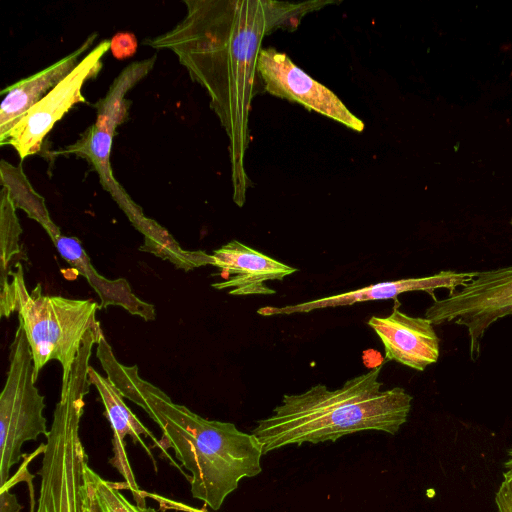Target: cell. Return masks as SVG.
<instances>
[{"instance_id": "obj_1", "label": "cell", "mask_w": 512, "mask_h": 512, "mask_svg": "<svg viewBox=\"0 0 512 512\" xmlns=\"http://www.w3.org/2000/svg\"><path fill=\"white\" fill-rule=\"evenodd\" d=\"M333 0H185L186 16L172 29L144 40L170 50L210 98V107L229 140L233 200L242 207L251 182L245 171L249 114L264 90L258 70L265 36L294 31L303 17Z\"/></svg>"}, {"instance_id": "obj_22", "label": "cell", "mask_w": 512, "mask_h": 512, "mask_svg": "<svg viewBox=\"0 0 512 512\" xmlns=\"http://www.w3.org/2000/svg\"><path fill=\"white\" fill-rule=\"evenodd\" d=\"M505 472L503 473V480L512 484V449L508 451V459L504 463Z\"/></svg>"}, {"instance_id": "obj_2", "label": "cell", "mask_w": 512, "mask_h": 512, "mask_svg": "<svg viewBox=\"0 0 512 512\" xmlns=\"http://www.w3.org/2000/svg\"><path fill=\"white\" fill-rule=\"evenodd\" d=\"M96 356L122 396L141 407L160 427L162 438L157 444L172 448L191 473L193 498L218 510L243 478L262 472V446L253 433L243 432L230 422L203 418L174 403L160 388L140 377L137 365L121 364L104 334L96 344Z\"/></svg>"}, {"instance_id": "obj_23", "label": "cell", "mask_w": 512, "mask_h": 512, "mask_svg": "<svg viewBox=\"0 0 512 512\" xmlns=\"http://www.w3.org/2000/svg\"><path fill=\"white\" fill-rule=\"evenodd\" d=\"M193 511H196V512H204L202 510H195V509H192Z\"/></svg>"}, {"instance_id": "obj_5", "label": "cell", "mask_w": 512, "mask_h": 512, "mask_svg": "<svg viewBox=\"0 0 512 512\" xmlns=\"http://www.w3.org/2000/svg\"><path fill=\"white\" fill-rule=\"evenodd\" d=\"M90 358V352H79L68 385L60 390L42 452L40 495L35 512H84L82 469L88 458L79 428L84 413V398L91 386L88 378Z\"/></svg>"}, {"instance_id": "obj_8", "label": "cell", "mask_w": 512, "mask_h": 512, "mask_svg": "<svg viewBox=\"0 0 512 512\" xmlns=\"http://www.w3.org/2000/svg\"><path fill=\"white\" fill-rule=\"evenodd\" d=\"M512 316V265L485 271L442 299L434 298L425 317L433 325L464 326L469 337L470 358L476 361L482 339L492 324Z\"/></svg>"}, {"instance_id": "obj_6", "label": "cell", "mask_w": 512, "mask_h": 512, "mask_svg": "<svg viewBox=\"0 0 512 512\" xmlns=\"http://www.w3.org/2000/svg\"><path fill=\"white\" fill-rule=\"evenodd\" d=\"M34 364L21 325L10 345L9 368L0 394V488L10 479V470L22 456V445L47 436L43 415L44 396L35 386Z\"/></svg>"}, {"instance_id": "obj_15", "label": "cell", "mask_w": 512, "mask_h": 512, "mask_svg": "<svg viewBox=\"0 0 512 512\" xmlns=\"http://www.w3.org/2000/svg\"><path fill=\"white\" fill-rule=\"evenodd\" d=\"M88 378L91 385H94L99 392L105 407V416L110 422L113 431L112 447L114 456L109 460V463L116 468L125 479L127 487L131 490L136 500V504L146 506L144 496L146 493L139 489L127 458L125 437L130 436L134 443L141 442L140 436L142 434L152 438L154 437L129 409L124 402L122 394L107 377H103L90 366Z\"/></svg>"}, {"instance_id": "obj_17", "label": "cell", "mask_w": 512, "mask_h": 512, "mask_svg": "<svg viewBox=\"0 0 512 512\" xmlns=\"http://www.w3.org/2000/svg\"><path fill=\"white\" fill-rule=\"evenodd\" d=\"M16 207L5 187L0 192V315L10 317L14 311L11 288L12 266L20 254L19 239L23 230L16 214Z\"/></svg>"}, {"instance_id": "obj_11", "label": "cell", "mask_w": 512, "mask_h": 512, "mask_svg": "<svg viewBox=\"0 0 512 512\" xmlns=\"http://www.w3.org/2000/svg\"><path fill=\"white\" fill-rule=\"evenodd\" d=\"M224 281L213 283L217 290L229 289L230 295H269L276 291L265 285L271 280H283L297 269L269 257L238 240H232L211 254Z\"/></svg>"}, {"instance_id": "obj_21", "label": "cell", "mask_w": 512, "mask_h": 512, "mask_svg": "<svg viewBox=\"0 0 512 512\" xmlns=\"http://www.w3.org/2000/svg\"><path fill=\"white\" fill-rule=\"evenodd\" d=\"M23 508L16 496L10 493L9 489H0V512H20Z\"/></svg>"}, {"instance_id": "obj_13", "label": "cell", "mask_w": 512, "mask_h": 512, "mask_svg": "<svg viewBox=\"0 0 512 512\" xmlns=\"http://www.w3.org/2000/svg\"><path fill=\"white\" fill-rule=\"evenodd\" d=\"M474 276L475 272L440 271L437 274L421 278L380 282L349 292L294 305L283 307L265 306L258 309L257 313L262 316L304 313L317 309L352 305L359 302L396 299L398 295L411 291H425L435 298V290L444 288L448 289L449 293L453 292L471 281Z\"/></svg>"}, {"instance_id": "obj_14", "label": "cell", "mask_w": 512, "mask_h": 512, "mask_svg": "<svg viewBox=\"0 0 512 512\" xmlns=\"http://www.w3.org/2000/svg\"><path fill=\"white\" fill-rule=\"evenodd\" d=\"M96 33H92L76 50L45 69L24 78L1 91L0 144L2 145L18 121L27 111L48 94L80 62V57L93 44Z\"/></svg>"}, {"instance_id": "obj_19", "label": "cell", "mask_w": 512, "mask_h": 512, "mask_svg": "<svg viewBox=\"0 0 512 512\" xmlns=\"http://www.w3.org/2000/svg\"><path fill=\"white\" fill-rule=\"evenodd\" d=\"M81 492L84 512H156L152 507L130 503L115 484L88 465V459L83 463Z\"/></svg>"}, {"instance_id": "obj_16", "label": "cell", "mask_w": 512, "mask_h": 512, "mask_svg": "<svg viewBox=\"0 0 512 512\" xmlns=\"http://www.w3.org/2000/svg\"><path fill=\"white\" fill-rule=\"evenodd\" d=\"M52 242L60 256L85 277L97 293L100 299V309H106L110 305L120 306L130 314L139 316L146 321L155 319L154 305L138 298L126 279L110 280L96 271L81 242L76 237L61 234Z\"/></svg>"}, {"instance_id": "obj_18", "label": "cell", "mask_w": 512, "mask_h": 512, "mask_svg": "<svg viewBox=\"0 0 512 512\" xmlns=\"http://www.w3.org/2000/svg\"><path fill=\"white\" fill-rule=\"evenodd\" d=\"M0 175L1 185L8 190L15 207L24 210L28 217L38 222L51 240L60 236L61 231L52 221L44 198L34 190L21 165L14 166L1 160Z\"/></svg>"}, {"instance_id": "obj_9", "label": "cell", "mask_w": 512, "mask_h": 512, "mask_svg": "<svg viewBox=\"0 0 512 512\" xmlns=\"http://www.w3.org/2000/svg\"><path fill=\"white\" fill-rule=\"evenodd\" d=\"M111 48V41H101L77 66L27 113L8 133L4 145L12 146L21 160L40 152L46 135L77 103L86 102L82 94L85 82L102 69V58Z\"/></svg>"}, {"instance_id": "obj_10", "label": "cell", "mask_w": 512, "mask_h": 512, "mask_svg": "<svg viewBox=\"0 0 512 512\" xmlns=\"http://www.w3.org/2000/svg\"><path fill=\"white\" fill-rule=\"evenodd\" d=\"M258 70L264 91L271 95L299 103L357 132L364 130V123L336 94L296 66L285 53L262 48Z\"/></svg>"}, {"instance_id": "obj_3", "label": "cell", "mask_w": 512, "mask_h": 512, "mask_svg": "<svg viewBox=\"0 0 512 512\" xmlns=\"http://www.w3.org/2000/svg\"><path fill=\"white\" fill-rule=\"evenodd\" d=\"M383 364L330 390L316 384L298 394H285L272 413L251 431L263 455L304 443L317 444L362 432L395 435L406 423L412 396L401 387L382 390Z\"/></svg>"}, {"instance_id": "obj_20", "label": "cell", "mask_w": 512, "mask_h": 512, "mask_svg": "<svg viewBox=\"0 0 512 512\" xmlns=\"http://www.w3.org/2000/svg\"><path fill=\"white\" fill-rule=\"evenodd\" d=\"M498 512H512V484L503 480L495 494Z\"/></svg>"}, {"instance_id": "obj_7", "label": "cell", "mask_w": 512, "mask_h": 512, "mask_svg": "<svg viewBox=\"0 0 512 512\" xmlns=\"http://www.w3.org/2000/svg\"><path fill=\"white\" fill-rule=\"evenodd\" d=\"M153 68L150 60L131 63L113 81L107 94L96 105L97 117L81 137L54 155L74 154L89 161L99 175L103 188L109 192L130 222L141 233L147 230L152 219L130 198L115 179L110 163L113 137L116 128L128 117V91Z\"/></svg>"}, {"instance_id": "obj_12", "label": "cell", "mask_w": 512, "mask_h": 512, "mask_svg": "<svg viewBox=\"0 0 512 512\" xmlns=\"http://www.w3.org/2000/svg\"><path fill=\"white\" fill-rule=\"evenodd\" d=\"M384 347L385 360L417 371L437 362L439 338L426 317H413L394 307L386 317L372 316L367 323Z\"/></svg>"}, {"instance_id": "obj_4", "label": "cell", "mask_w": 512, "mask_h": 512, "mask_svg": "<svg viewBox=\"0 0 512 512\" xmlns=\"http://www.w3.org/2000/svg\"><path fill=\"white\" fill-rule=\"evenodd\" d=\"M11 276L14 311L18 313L32 353L34 376L51 360L62 367L61 389L67 387L73 364L87 332L100 322L99 303L44 295L41 284L27 289L23 266L17 262Z\"/></svg>"}]
</instances>
